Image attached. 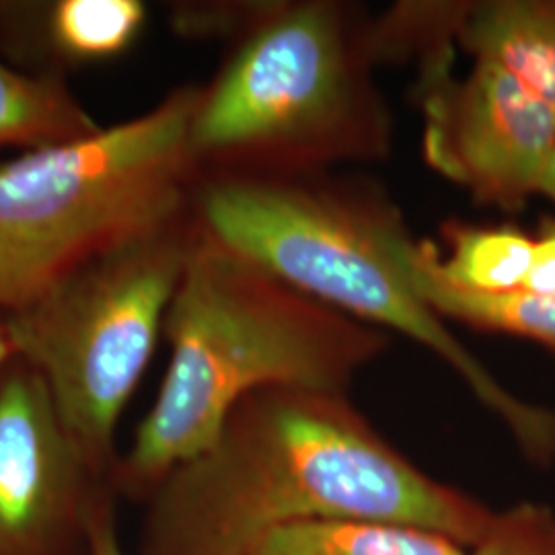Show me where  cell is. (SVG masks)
Wrapping results in <instances>:
<instances>
[{"instance_id":"obj_1","label":"cell","mask_w":555,"mask_h":555,"mask_svg":"<svg viewBox=\"0 0 555 555\" xmlns=\"http://www.w3.org/2000/svg\"><path fill=\"white\" fill-rule=\"evenodd\" d=\"M142 511L137 555H247L325 518L416 525L474 547L496 513L403 455L348 393L300 387L245 397Z\"/></svg>"},{"instance_id":"obj_2","label":"cell","mask_w":555,"mask_h":555,"mask_svg":"<svg viewBox=\"0 0 555 555\" xmlns=\"http://www.w3.org/2000/svg\"><path fill=\"white\" fill-rule=\"evenodd\" d=\"M171 354L112 486L142 506L198 456L245 397L270 387L348 393L389 334L311 297L208 235L196 220L165 332Z\"/></svg>"},{"instance_id":"obj_3","label":"cell","mask_w":555,"mask_h":555,"mask_svg":"<svg viewBox=\"0 0 555 555\" xmlns=\"http://www.w3.org/2000/svg\"><path fill=\"white\" fill-rule=\"evenodd\" d=\"M194 217L227 247L337 311L410 337L504 422L537 465L555 459V414L511 393L420 297L403 268L412 238L399 208L366 181L202 178Z\"/></svg>"},{"instance_id":"obj_4","label":"cell","mask_w":555,"mask_h":555,"mask_svg":"<svg viewBox=\"0 0 555 555\" xmlns=\"http://www.w3.org/2000/svg\"><path fill=\"white\" fill-rule=\"evenodd\" d=\"M366 27L341 2H259L217 77L198 89L196 181L313 178L387 159L393 118L373 79Z\"/></svg>"},{"instance_id":"obj_5","label":"cell","mask_w":555,"mask_h":555,"mask_svg":"<svg viewBox=\"0 0 555 555\" xmlns=\"http://www.w3.org/2000/svg\"><path fill=\"white\" fill-rule=\"evenodd\" d=\"M199 87L137 118L0 163V309L13 313L80 266L188 219Z\"/></svg>"},{"instance_id":"obj_6","label":"cell","mask_w":555,"mask_h":555,"mask_svg":"<svg viewBox=\"0 0 555 555\" xmlns=\"http://www.w3.org/2000/svg\"><path fill=\"white\" fill-rule=\"evenodd\" d=\"M194 233L192 212L87 261L7 313L15 357L40 375L68 433L109 477L124 410L155 357Z\"/></svg>"},{"instance_id":"obj_7","label":"cell","mask_w":555,"mask_h":555,"mask_svg":"<svg viewBox=\"0 0 555 555\" xmlns=\"http://www.w3.org/2000/svg\"><path fill=\"white\" fill-rule=\"evenodd\" d=\"M112 477L68 433L40 375L20 357L0 375V555H91Z\"/></svg>"},{"instance_id":"obj_8","label":"cell","mask_w":555,"mask_h":555,"mask_svg":"<svg viewBox=\"0 0 555 555\" xmlns=\"http://www.w3.org/2000/svg\"><path fill=\"white\" fill-rule=\"evenodd\" d=\"M424 157L483 206L520 208L539 194L555 151V109L492 64L463 80L422 73Z\"/></svg>"},{"instance_id":"obj_9","label":"cell","mask_w":555,"mask_h":555,"mask_svg":"<svg viewBox=\"0 0 555 555\" xmlns=\"http://www.w3.org/2000/svg\"><path fill=\"white\" fill-rule=\"evenodd\" d=\"M146 21L142 0H0V56L64 77L128 54Z\"/></svg>"},{"instance_id":"obj_10","label":"cell","mask_w":555,"mask_h":555,"mask_svg":"<svg viewBox=\"0 0 555 555\" xmlns=\"http://www.w3.org/2000/svg\"><path fill=\"white\" fill-rule=\"evenodd\" d=\"M456 41L555 109V0L467 2Z\"/></svg>"},{"instance_id":"obj_11","label":"cell","mask_w":555,"mask_h":555,"mask_svg":"<svg viewBox=\"0 0 555 555\" xmlns=\"http://www.w3.org/2000/svg\"><path fill=\"white\" fill-rule=\"evenodd\" d=\"M403 268L420 293L442 319H455L483 332L527 337L555 350V298L527 288L477 293L456 286L440 272L437 249L412 237L403 247Z\"/></svg>"},{"instance_id":"obj_12","label":"cell","mask_w":555,"mask_h":555,"mask_svg":"<svg viewBox=\"0 0 555 555\" xmlns=\"http://www.w3.org/2000/svg\"><path fill=\"white\" fill-rule=\"evenodd\" d=\"M100 128L64 77L27 73L0 56V151H40Z\"/></svg>"},{"instance_id":"obj_13","label":"cell","mask_w":555,"mask_h":555,"mask_svg":"<svg viewBox=\"0 0 555 555\" xmlns=\"http://www.w3.org/2000/svg\"><path fill=\"white\" fill-rule=\"evenodd\" d=\"M453 537L403 522L325 518L278 529L247 555H467Z\"/></svg>"},{"instance_id":"obj_14","label":"cell","mask_w":555,"mask_h":555,"mask_svg":"<svg viewBox=\"0 0 555 555\" xmlns=\"http://www.w3.org/2000/svg\"><path fill=\"white\" fill-rule=\"evenodd\" d=\"M449 258H438L440 272L456 286L477 293H508L522 288L529 274L535 238L513 227L479 229L447 224Z\"/></svg>"},{"instance_id":"obj_15","label":"cell","mask_w":555,"mask_h":555,"mask_svg":"<svg viewBox=\"0 0 555 555\" xmlns=\"http://www.w3.org/2000/svg\"><path fill=\"white\" fill-rule=\"evenodd\" d=\"M467 555H555V511L518 502L494 513L488 531Z\"/></svg>"},{"instance_id":"obj_16","label":"cell","mask_w":555,"mask_h":555,"mask_svg":"<svg viewBox=\"0 0 555 555\" xmlns=\"http://www.w3.org/2000/svg\"><path fill=\"white\" fill-rule=\"evenodd\" d=\"M522 288L541 297L555 298V224L545 227L541 237L535 238L531 268Z\"/></svg>"},{"instance_id":"obj_17","label":"cell","mask_w":555,"mask_h":555,"mask_svg":"<svg viewBox=\"0 0 555 555\" xmlns=\"http://www.w3.org/2000/svg\"><path fill=\"white\" fill-rule=\"evenodd\" d=\"M91 555H132L126 552L118 527V502L107 504L95 522Z\"/></svg>"},{"instance_id":"obj_18","label":"cell","mask_w":555,"mask_h":555,"mask_svg":"<svg viewBox=\"0 0 555 555\" xmlns=\"http://www.w3.org/2000/svg\"><path fill=\"white\" fill-rule=\"evenodd\" d=\"M13 358H15V348H13V339H11V332H9L7 313L0 309V375Z\"/></svg>"},{"instance_id":"obj_19","label":"cell","mask_w":555,"mask_h":555,"mask_svg":"<svg viewBox=\"0 0 555 555\" xmlns=\"http://www.w3.org/2000/svg\"><path fill=\"white\" fill-rule=\"evenodd\" d=\"M539 194H543V196H547V198H552L555 202V151L552 159H550L547 169H545V173H543V179H541Z\"/></svg>"}]
</instances>
